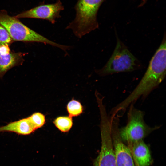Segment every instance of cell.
I'll list each match as a JSON object with an SVG mask.
<instances>
[{
  "label": "cell",
  "mask_w": 166,
  "mask_h": 166,
  "mask_svg": "<svg viewBox=\"0 0 166 166\" xmlns=\"http://www.w3.org/2000/svg\"><path fill=\"white\" fill-rule=\"evenodd\" d=\"M104 1L78 0L75 7V18L66 29L71 30L79 38L97 29V13Z\"/></svg>",
  "instance_id": "1"
},
{
  "label": "cell",
  "mask_w": 166,
  "mask_h": 166,
  "mask_svg": "<svg viewBox=\"0 0 166 166\" xmlns=\"http://www.w3.org/2000/svg\"><path fill=\"white\" fill-rule=\"evenodd\" d=\"M0 24L6 29L14 41L42 43L58 48L65 52L70 49V46L57 43L36 32L14 16L8 14L4 10H0Z\"/></svg>",
  "instance_id": "2"
},
{
  "label": "cell",
  "mask_w": 166,
  "mask_h": 166,
  "mask_svg": "<svg viewBox=\"0 0 166 166\" xmlns=\"http://www.w3.org/2000/svg\"><path fill=\"white\" fill-rule=\"evenodd\" d=\"M115 34L117 43L111 56L102 68L96 70V73L100 76L132 72L139 69L142 67L140 61L120 40L116 32Z\"/></svg>",
  "instance_id": "3"
},
{
  "label": "cell",
  "mask_w": 166,
  "mask_h": 166,
  "mask_svg": "<svg viewBox=\"0 0 166 166\" xmlns=\"http://www.w3.org/2000/svg\"><path fill=\"white\" fill-rule=\"evenodd\" d=\"M127 121L125 126L119 128V133L122 141L127 145L143 140L152 132L159 129L161 125L151 127L144 119V112L132 104L128 107Z\"/></svg>",
  "instance_id": "4"
},
{
  "label": "cell",
  "mask_w": 166,
  "mask_h": 166,
  "mask_svg": "<svg viewBox=\"0 0 166 166\" xmlns=\"http://www.w3.org/2000/svg\"><path fill=\"white\" fill-rule=\"evenodd\" d=\"M166 33L161 43L151 59L147 69L139 82L141 87L149 91L158 88L166 76Z\"/></svg>",
  "instance_id": "5"
},
{
  "label": "cell",
  "mask_w": 166,
  "mask_h": 166,
  "mask_svg": "<svg viewBox=\"0 0 166 166\" xmlns=\"http://www.w3.org/2000/svg\"><path fill=\"white\" fill-rule=\"evenodd\" d=\"M98 107L101 117L100 127L101 147L93 166H117L112 137L110 117L107 113L105 105L101 104Z\"/></svg>",
  "instance_id": "6"
},
{
  "label": "cell",
  "mask_w": 166,
  "mask_h": 166,
  "mask_svg": "<svg viewBox=\"0 0 166 166\" xmlns=\"http://www.w3.org/2000/svg\"><path fill=\"white\" fill-rule=\"evenodd\" d=\"M112 137L117 166H135L131 151L121 139L119 133V117H110Z\"/></svg>",
  "instance_id": "7"
},
{
  "label": "cell",
  "mask_w": 166,
  "mask_h": 166,
  "mask_svg": "<svg viewBox=\"0 0 166 166\" xmlns=\"http://www.w3.org/2000/svg\"><path fill=\"white\" fill-rule=\"evenodd\" d=\"M64 9L61 2L58 0L54 3L40 5L14 16L18 19L28 18L44 19L54 24L57 19L60 17V12Z\"/></svg>",
  "instance_id": "8"
},
{
  "label": "cell",
  "mask_w": 166,
  "mask_h": 166,
  "mask_svg": "<svg viewBox=\"0 0 166 166\" xmlns=\"http://www.w3.org/2000/svg\"><path fill=\"white\" fill-rule=\"evenodd\" d=\"M140 166H150L152 158L149 148L143 140L127 145Z\"/></svg>",
  "instance_id": "9"
},
{
  "label": "cell",
  "mask_w": 166,
  "mask_h": 166,
  "mask_svg": "<svg viewBox=\"0 0 166 166\" xmlns=\"http://www.w3.org/2000/svg\"><path fill=\"white\" fill-rule=\"evenodd\" d=\"M35 130L28 117L10 122L0 127V132H11L23 135L30 134Z\"/></svg>",
  "instance_id": "10"
},
{
  "label": "cell",
  "mask_w": 166,
  "mask_h": 166,
  "mask_svg": "<svg viewBox=\"0 0 166 166\" xmlns=\"http://www.w3.org/2000/svg\"><path fill=\"white\" fill-rule=\"evenodd\" d=\"M25 54L21 52H10L6 55H0V77L11 68L22 65L24 59Z\"/></svg>",
  "instance_id": "11"
},
{
  "label": "cell",
  "mask_w": 166,
  "mask_h": 166,
  "mask_svg": "<svg viewBox=\"0 0 166 166\" xmlns=\"http://www.w3.org/2000/svg\"><path fill=\"white\" fill-rule=\"evenodd\" d=\"M53 123L59 130L63 132H68L73 125L72 117L69 116L58 117L54 120Z\"/></svg>",
  "instance_id": "12"
},
{
  "label": "cell",
  "mask_w": 166,
  "mask_h": 166,
  "mask_svg": "<svg viewBox=\"0 0 166 166\" xmlns=\"http://www.w3.org/2000/svg\"><path fill=\"white\" fill-rule=\"evenodd\" d=\"M66 109L69 116L72 117L82 114L84 109L80 102L73 98L68 103Z\"/></svg>",
  "instance_id": "13"
},
{
  "label": "cell",
  "mask_w": 166,
  "mask_h": 166,
  "mask_svg": "<svg viewBox=\"0 0 166 166\" xmlns=\"http://www.w3.org/2000/svg\"><path fill=\"white\" fill-rule=\"evenodd\" d=\"M28 117L36 130L43 127L46 122L45 116L39 112H35Z\"/></svg>",
  "instance_id": "14"
},
{
  "label": "cell",
  "mask_w": 166,
  "mask_h": 166,
  "mask_svg": "<svg viewBox=\"0 0 166 166\" xmlns=\"http://www.w3.org/2000/svg\"><path fill=\"white\" fill-rule=\"evenodd\" d=\"M14 42L6 29L0 24V45H10Z\"/></svg>",
  "instance_id": "15"
},
{
  "label": "cell",
  "mask_w": 166,
  "mask_h": 166,
  "mask_svg": "<svg viewBox=\"0 0 166 166\" xmlns=\"http://www.w3.org/2000/svg\"><path fill=\"white\" fill-rule=\"evenodd\" d=\"M9 45L8 44L0 45V55H5L10 52Z\"/></svg>",
  "instance_id": "16"
},
{
  "label": "cell",
  "mask_w": 166,
  "mask_h": 166,
  "mask_svg": "<svg viewBox=\"0 0 166 166\" xmlns=\"http://www.w3.org/2000/svg\"><path fill=\"white\" fill-rule=\"evenodd\" d=\"M132 156L134 160L135 166H140L137 161L136 160V159L133 156Z\"/></svg>",
  "instance_id": "17"
},
{
  "label": "cell",
  "mask_w": 166,
  "mask_h": 166,
  "mask_svg": "<svg viewBox=\"0 0 166 166\" xmlns=\"http://www.w3.org/2000/svg\"><path fill=\"white\" fill-rule=\"evenodd\" d=\"M148 0H141L142 2L140 3V6H142Z\"/></svg>",
  "instance_id": "18"
}]
</instances>
